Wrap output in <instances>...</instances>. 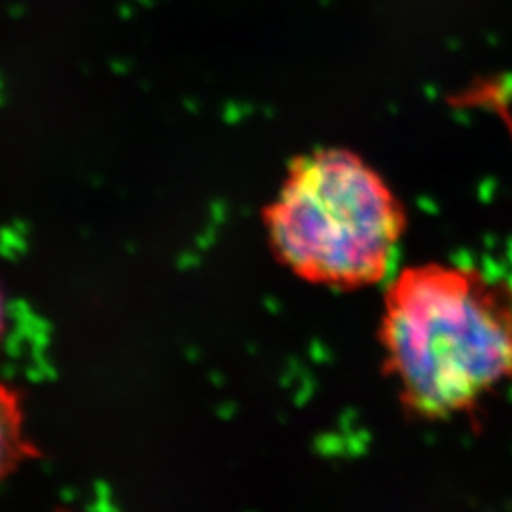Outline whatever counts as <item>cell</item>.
Returning a JSON list of instances; mask_svg holds the SVG:
<instances>
[{"label":"cell","mask_w":512,"mask_h":512,"mask_svg":"<svg viewBox=\"0 0 512 512\" xmlns=\"http://www.w3.org/2000/svg\"><path fill=\"white\" fill-rule=\"evenodd\" d=\"M378 340L406 414L471 416L512 384V287L473 266L404 268L385 291Z\"/></svg>","instance_id":"1"},{"label":"cell","mask_w":512,"mask_h":512,"mask_svg":"<svg viewBox=\"0 0 512 512\" xmlns=\"http://www.w3.org/2000/svg\"><path fill=\"white\" fill-rule=\"evenodd\" d=\"M2 323H4V311H2V296H0V334H2Z\"/></svg>","instance_id":"4"},{"label":"cell","mask_w":512,"mask_h":512,"mask_svg":"<svg viewBox=\"0 0 512 512\" xmlns=\"http://www.w3.org/2000/svg\"><path fill=\"white\" fill-rule=\"evenodd\" d=\"M38 458L18 391L0 382V484Z\"/></svg>","instance_id":"3"},{"label":"cell","mask_w":512,"mask_h":512,"mask_svg":"<svg viewBox=\"0 0 512 512\" xmlns=\"http://www.w3.org/2000/svg\"><path fill=\"white\" fill-rule=\"evenodd\" d=\"M59 512H93V511H78V509H61Z\"/></svg>","instance_id":"5"},{"label":"cell","mask_w":512,"mask_h":512,"mask_svg":"<svg viewBox=\"0 0 512 512\" xmlns=\"http://www.w3.org/2000/svg\"><path fill=\"white\" fill-rule=\"evenodd\" d=\"M264 226L277 260L321 287L357 291L389 274L406 211L384 175L348 148L294 158Z\"/></svg>","instance_id":"2"}]
</instances>
